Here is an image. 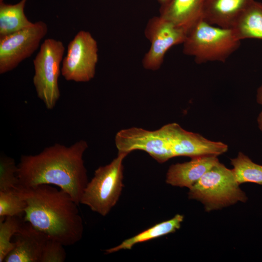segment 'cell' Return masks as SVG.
<instances>
[{
    "label": "cell",
    "instance_id": "cell-1",
    "mask_svg": "<svg viewBox=\"0 0 262 262\" xmlns=\"http://www.w3.org/2000/svg\"><path fill=\"white\" fill-rule=\"evenodd\" d=\"M88 147L81 140L69 147L56 143L38 154L22 155L17 170L19 188L52 184L67 193L79 205L88 182L83 160Z\"/></svg>",
    "mask_w": 262,
    "mask_h": 262
},
{
    "label": "cell",
    "instance_id": "cell-2",
    "mask_svg": "<svg viewBox=\"0 0 262 262\" xmlns=\"http://www.w3.org/2000/svg\"><path fill=\"white\" fill-rule=\"evenodd\" d=\"M27 203L23 220L64 246L81 240L83 224L79 206L65 191L41 184L17 189Z\"/></svg>",
    "mask_w": 262,
    "mask_h": 262
},
{
    "label": "cell",
    "instance_id": "cell-3",
    "mask_svg": "<svg viewBox=\"0 0 262 262\" xmlns=\"http://www.w3.org/2000/svg\"><path fill=\"white\" fill-rule=\"evenodd\" d=\"M232 29L213 25L202 18L187 32L184 54L193 56L197 64L225 62L241 45Z\"/></svg>",
    "mask_w": 262,
    "mask_h": 262
},
{
    "label": "cell",
    "instance_id": "cell-4",
    "mask_svg": "<svg viewBox=\"0 0 262 262\" xmlns=\"http://www.w3.org/2000/svg\"><path fill=\"white\" fill-rule=\"evenodd\" d=\"M234 172L217 162L190 188L188 198L200 202L206 212L220 210L247 200Z\"/></svg>",
    "mask_w": 262,
    "mask_h": 262
},
{
    "label": "cell",
    "instance_id": "cell-5",
    "mask_svg": "<svg viewBox=\"0 0 262 262\" xmlns=\"http://www.w3.org/2000/svg\"><path fill=\"white\" fill-rule=\"evenodd\" d=\"M128 154L118 152L111 163L95 170L83 192L80 204L102 216L109 213L117 202L124 186L123 162Z\"/></svg>",
    "mask_w": 262,
    "mask_h": 262
},
{
    "label": "cell",
    "instance_id": "cell-6",
    "mask_svg": "<svg viewBox=\"0 0 262 262\" xmlns=\"http://www.w3.org/2000/svg\"><path fill=\"white\" fill-rule=\"evenodd\" d=\"M65 49L61 41L47 39L33 61V83L36 94L49 110L54 108L60 96L58 78Z\"/></svg>",
    "mask_w": 262,
    "mask_h": 262
},
{
    "label": "cell",
    "instance_id": "cell-7",
    "mask_svg": "<svg viewBox=\"0 0 262 262\" xmlns=\"http://www.w3.org/2000/svg\"><path fill=\"white\" fill-rule=\"evenodd\" d=\"M98 51L97 41L91 34L85 31L79 32L67 45L61 68L63 77L76 82L92 80L96 73Z\"/></svg>",
    "mask_w": 262,
    "mask_h": 262
},
{
    "label": "cell",
    "instance_id": "cell-8",
    "mask_svg": "<svg viewBox=\"0 0 262 262\" xmlns=\"http://www.w3.org/2000/svg\"><path fill=\"white\" fill-rule=\"evenodd\" d=\"M47 32V24L38 21L30 27L0 37V74L13 70L30 57Z\"/></svg>",
    "mask_w": 262,
    "mask_h": 262
},
{
    "label": "cell",
    "instance_id": "cell-9",
    "mask_svg": "<svg viewBox=\"0 0 262 262\" xmlns=\"http://www.w3.org/2000/svg\"><path fill=\"white\" fill-rule=\"evenodd\" d=\"M187 33L182 28L160 16L151 18L145 30L150 47L142 59L143 67L151 70L159 69L166 52L173 46L183 44Z\"/></svg>",
    "mask_w": 262,
    "mask_h": 262
},
{
    "label": "cell",
    "instance_id": "cell-10",
    "mask_svg": "<svg viewBox=\"0 0 262 262\" xmlns=\"http://www.w3.org/2000/svg\"><path fill=\"white\" fill-rule=\"evenodd\" d=\"M160 129L170 145L174 157H217L228 148L222 142L212 141L198 133L187 131L176 123L165 125Z\"/></svg>",
    "mask_w": 262,
    "mask_h": 262
},
{
    "label": "cell",
    "instance_id": "cell-11",
    "mask_svg": "<svg viewBox=\"0 0 262 262\" xmlns=\"http://www.w3.org/2000/svg\"><path fill=\"white\" fill-rule=\"evenodd\" d=\"M115 144L118 152L129 154L134 150H142L159 163L174 157L160 128L155 131L137 127L122 130L115 135Z\"/></svg>",
    "mask_w": 262,
    "mask_h": 262
},
{
    "label": "cell",
    "instance_id": "cell-12",
    "mask_svg": "<svg viewBox=\"0 0 262 262\" xmlns=\"http://www.w3.org/2000/svg\"><path fill=\"white\" fill-rule=\"evenodd\" d=\"M14 237V249L5 257V262H41L44 249L49 238L24 221Z\"/></svg>",
    "mask_w": 262,
    "mask_h": 262
},
{
    "label": "cell",
    "instance_id": "cell-13",
    "mask_svg": "<svg viewBox=\"0 0 262 262\" xmlns=\"http://www.w3.org/2000/svg\"><path fill=\"white\" fill-rule=\"evenodd\" d=\"M218 162L217 156H207L193 158L189 162L172 164L166 174V183L173 186L189 189Z\"/></svg>",
    "mask_w": 262,
    "mask_h": 262
},
{
    "label": "cell",
    "instance_id": "cell-14",
    "mask_svg": "<svg viewBox=\"0 0 262 262\" xmlns=\"http://www.w3.org/2000/svg\"><path fill=\"white\" fill-rule=\"evenodd\" d=\"M255 0H206L202 19L223 28L232 29L244 12Z\"/></svg>",
    "mask_w": 262,
    "mask_h": 262
},
{
    "label": "cell",
    "instance_id": "cell-15",
    "mask_svg": "<svg viewBox=\"0 0 262 262\" xmlns=\"http://www.w3.org/2000/svg\"><path fill=\"white\" fill-rule=\"evenodd\" d=\"M206 0H170L161 6L160 16L187 32L200 19Z\"/></svg>",
    "mask_w": 262,
    "mask_h": 262
},
{
    "label": "cell",
    "instance_id": "cell-16",
    "mask_svg": "<svg viewBox=\"0 0 262 262\" xmlns=\"http://www.w3.org/2000/svg\"><path fill=\"white\" fill-rule=\"evenodd\" d=\"M184 216L177 214L172 218L159 223L151 227L124 240L119 245L105 250L107 254L121 250H130L137 244L145 242L171 233L179 229L183 221Z\"/></svg>",
    "mask_w": 262,
    "mask_h": 262
},
{
    "label": "cell",
    "instance_id": "cell-17",
    "mask_svg": "<svg viewBox=\"0 0 262 262\" xmlns=\"http://www.w3.org/2000/svg\"><path fill=\"white\" fill-rule=\"evenodd\" d=\"M232 29L241 41L248 38L262 40V3L255 0L241 15Z\"/></svg>",
    "mask_w": 262,
    "mask_h": 262
},
{
    "label": "cell",
    "instance_id": "cell-18",
    "mask_svg": "<svg viewBox=\"0 0 262 262\" xmlns=\"http://www.w3.org/2000/svg\"><path fill=\"white\" fill-rule=\"evenodd\" d=\"M27 0H21L15 4H7L0 0V37L13 33L33 26L28 19L24 9Z\"/></svg>",
    "mask_w": 262,
    "mask_h": 262
},
{
    "label": "cell",
    "instance_id": "cell-19",
    "mask_svg": "<svg viewBox=\"0 0 262 262\" xmlns=\"http://www.w3.org/2000/svg\"><path fill=\"white\" fill-rule=\"evenodd\" d=\"M232 170L238 182H251L262 185V165L253 162L241 152L231 159Z\"/></svg>",
    "mask_w": 262,
    "mask_h": 262
},
{
    "label": "cell",
    "instance_id": "cell-20",
    "mask_svg": "<svg viewBox=\"0 0 262 262\" xmlns=\"http://www.w3.org/2000/svg\"><path fill=\"white\" fill-rule=\"evenodd\" d=\"M23 222V218L17 216L0 217V262H4L14 249L15 244L11 239L19 230Z\"/></svg>",
    "mask_w": 262,
    "mask_h": 262
},
{
    "label": "cell",
    "instance_id": "cell-21",
    "mask_svg": "<svg viewBox=\"0 0 262 262\" xmlns=\"http://www.w3.org/2000/svg\"><path fill=\"white\" fill-rule=\"evenodd\" d=\"M27 206L26 202L17 189L0 191V217L17 216L22 218Z\"/></svg>",
    "mask_w": 262,
    "mask_h": 262
},
{
    "label": "cell",
    "instance_id": "cell-22",
    "mask_svg": "<svg viewBox=\"0 0 262 262\" xmlns=\"http://www.w3.org/2000/svg\"><path fill=\"white\" fill-rule=\"evenodd\" d=\"M17 165L15 160L4 154L0 158V191L19 188Z\"/></svg>",
    "mask_w": 262,
    "mask_h": 262
},
{
    "label": "cell",
    "instance_id": "cell-23",
    "mask_svg": "<svg viewBox=\"0 0 262 262\" xmlns=\"http://www.w3.org/2000/svg\"><path fill=\"white\" fill-rule=\"evenodd\" d=\"M59 242L48 238L43 253L41 262H63L66 258V252Z\"/></svg>",
    "mask_w": 262,
    "mask_h": 262
},
{
    "label": "cell",
    "instance_id": "cell-24",
    "mask_svg": "<svg viewBox=\"0 0 262 262\" xmlns=\"http://www.w3.org/2000/svg\"><path fill=\"white\" fill-rule=\"evenodd\" d=\"M256 100L259 104L262 106V85L257 89ZM257 123L259 129L262 131V110L258 116Z\"/></svg>",
    "mask_w": 262,
    "mask_h": 262
},
{
    "label": "cell",
    "instance_id": "cell-25",
    "mask_svg": "<svg viewBox=\"0 0 262 262\" xmlns=\"http://www.w3.org/2000/svg\"><path fill=\"white\" fill-rule=\"evenodd\" d=\"M159 3L160 4L161 6H164L167 4L170 0H157Z\"/></svg>",
    "mask_w": 262,
    "mask_h": 262
}]
</instances>
